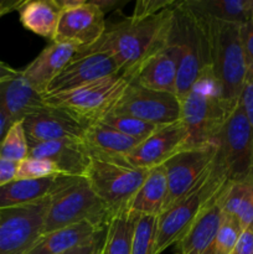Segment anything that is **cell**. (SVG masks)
<instances>
[{
  "instance_id": "1",
  "label": "cell",
  "mask_w": 253,
  "mask_h": 254,
  "mask_svg": "<svg viewBox=\"0 0 253 254\" xmlns=\"http://www.w3.org/2000/svg\"><path fill=\"white\" fill-rule=\"evenodd\" d=\"M176 4L146 19L134 20L129 16L114 22L107 26L103 36L96 44L79 49L76 55L108 54L117 62L121 72L130 74L149 55L168 41Z\"/></svg>"
},
{
  "instance_id": "2",
  "label": "cell",
  "mask_w": 253,
  "mask_h": 254,
  "mask_svg": "<svg viewBox=\"0 0 253 254\" xmlns=\"http://www.w3.org/2000/svg\"><path fill=\"white\" fill-rule=\"evenodd\" d=\"M171 35L179 47L176 96L181 101L198 76L211 67L207 20L188 1H178L174 9Z\"/></svg>"
},
{
  "instance_id": "3",
  "label": "cell",
  "mask_w": 253,
  "mask_h": 254,
  "mask_svg": "<svg viewBox=\"0 0 253 254\" xmlns=\"http://www.w3.org/2000/svg\"><path fill=\"white\" fill-rule=\"evenodd\" d=\"M180 102V121L189 133L185 148L215 143L216 134L236 107L230 106L222 98L220 84L211 67L198 76L190 92Z\"/></svg>"
},
{
  "instance_id": "4",
  "label": "cell",
  "mask_w": 253,
  "mask_h": 254,
  "mask_svg": "<svg viewBox=\"0 0 253 254\" xmlns=\"http://www.w3.org/2000/svg\"><path fill=\"white\" fill-rule=\"evenodd\" d=\"M227 173L216 155L206 175L195 188L166 208L158 217L154 254H161L185 235L208 201L228 183Z\"/></svg>"
},
{
  "instance_id": "5",
  "label": "cell",
  "mask_w": 253,
  "mask_h": 254,
  "mask_svg": "<svg viewBox=\"0 0 253 254\" xmlns=\"http://www.w3.org/2000/svg\"><path fill=\"white\" fill-rule=\"evenodd\" d=\"M205 17L210 39L211 68L220 84L222 98L230 106L235 107L240 101L247 76V66L241 44V25Z\"/></svg>"
},
{
  "instance_id": "6",
  "label": "cell",
  "mask_w": 253,
  "mask_h": 254,
  "mask_svg": "<svg viewBox=\"0 0 253 254\" xmlns=\"http://www.w3.org/2000/svg\"><path fill=\"white\" fill-rule=\"evenodd\" d=\"M131 81L129 74L119 72L71 91L44 94V99L46 106L61 109L88 126L113 109Z\"/></svg>"
},
{
  "instance_id": "7",
  "label": "cell",
  "mask_w": 253,
  "mask_h": 254,
  "mask_svg": "<svg viewBox=\"0 0 253 254\" xmlns=\"http://www.w3.org/2000/svg\"><path fill=\"white\" fill-rule=\"evenodd\" d=\"M112 218L87 179L74 178L50 197L42 235L79 222H89L99 228H107Z\"/></svg>"
},
{
  "instance_id": "8",
  "label": "cell",
  "mask_w": 253,
  "mask_h": 254,
  "mask_svg": "<svg viewBox=\"0 0 253 254\" xmlns=\"http://www.w3.org/2000/svg\"><path fill=\"white\" fill-rule=\"evenodd\" d=\"M148 171L91 155V163L84 178L114 218L128 213L129 206L145 180Z\"/></svg>"
},
{
  "instance_id": "9",
  "label": "cell",
  "mask_w": 253,
  "mask_h": 254,
  "mask_svg": "<svg viewBox=\"0 0 253 254\" xmlns=\"http://www.w3.org/2000/svg\"><path fill=\"white\" fill-rule=\"evenodd\" d=\"M217 156L228 180L238 181L253 171V127L243 113L240 101L216 134Z\"/></svg>"
},
{
  "instance_id": "10",
  "label": "cell",
  "mask_w": 253,
  "mask_h": 254,
  "mask_svg": "<svg viewBox=\"0 0 253 254\" xmlns=\"http://www.w3.org/2000/svg\"><path fill=\"white\" fill-rule=\"evenodd\" d=\"M50 197L30 205L0 210V254H29L36 246L44 236Z\"/></svg>"
},
{
  "instance_id": "11",
  "label": "cell",
  "mask_w": 253,
  "mask_h": 254,
  "mask_svg": "<svg viewBox=\"0 0 253 254\" xmlns=\"http://www.w3.org/2000/svg\"><path fill=\"white\" fill-rule=\"evenodd\" d=\"M109 113L124 114L164 127L180 121L181 102L176 94L153 91L131 81Z\"/></svg>"
},
{
  "instance_id": "12",
  "label": "cell",
  "mask_w": 253,
  "mask_h": 254,
  "mask_svg": "<svg viewBox=\"0 0 253 254\" xmlns=\"http://www.w3.org/2000/svg\"><path fill=\"white\" fill-rule=\"evenodd\" d=\"M216 155L217 145L210 143L183 149L164 164L168 179V197L164 211L197 185L213 164Z\"/></svg>"
},
{
  "instance_id": "13",
  "label": "cell",
  "mask_w": 253,
  "mask_h": 254,
  "mask_svg": "<svg viewBox=\"0 0 253 254\" xmlns=\"http://www.w3.org/2000/svg\"><path fill=\"white\" fill-rule=\"evenodd\" d=\"M188 139V129L181 121L160 127L150 136L140 141L128 155L116 163L134 169L151 170L164 165L178 151L185 149Z\"/></svg>"
},
{
  "instance_id": "14",
  "label": "cell",
  "mask_w": 253,
  "mask_h": 254,
  "mask_svg": "<svg viewBox=\"0 0 253 254\" xmlns=\"http://www.w3.org/2000/svg\"><path fill=\"white\" fill-rule=\"evenodd\" d=\"M107 29L106 14L92 0H79L62 10L52 42L73 44L86 49L96 44Z\"/></svg>"
},
{
  "instance_id": "15",
  "label": "cell",
  "mask_w": 253,
  "mask_h": 254,
  "mask_svg": "<svg viewBox=\"0 0 253 254\" xmlns=\"http://www.w3.org/2000/svg\"><path fill=\"white\" fill-rule=\"evenodd\" d=\"M178 68L179 47L170 30L168 41L149 55L129 76L141 87L176 94Z\"/></svg>"
},
{
  "instance_id": "16",
  "label": "cell",
  "mask_w": 253,
  "mask_h": 254,
  "mask_svg": "<svg viewBox=\"0 0 253 254\" xmlns=\"http://www.w3.org/2000/svg\"><path fill=\"white\" fill-rule=\"evenodd\" d=\"M121 72L112 56L102 52L76 55L47 86L45 94L71 91Z\"/></svg>"
},
{
  "instance_id": "17",
  "label": "cell",
  "mask_w": 253,
  "mask_h": 254,
  "mask_svg": "<svg viewBox=\"0 0 253 254\" xmlns=\"http://www.w3.org/2000/svg\"><path fill=\"white\" fill-rule=\"evenodd\" d=\"M30 145L63 139H82L87 126L61 109L47 106L22 121Z\"/></svg>"
},
{
  "instance_id": "18",
  "label": "cell",
  "mask_w": 253,
  "mask_h": 254,
  "mask_svg": "<svg viewBox=\"0 0 253 254\" xmlns=\"http://www.w3.org/2000/svg\"><path fill=\"white\" fill-rule=\"evenodd\" d=\"M230 183V181H228ZM228 183L211 198L176 243V254H207L223 220V195Z\"/></svg>"
},
{
  "instance_id": "19",
  "label": "cell",
  "mask_w": 253,
  "mask_h": 254,
  "mask_svg": "<svg viewBox=\"0 0 253 254\" xmlns=\"http://www.w3.org/2000/svg\"><path fill=\"white\" fill-rule=\"evenodd\" d=\"M29 156L52 161L62 175L84 178L91 155L81 139H63L30 145Z\"/></svg>"
},
{
  "instance_id": "20",
  "label": "cell",
  "mask_w": 253,
  "mask_h": 254,
  "mask_svg": "<svg viewBox=\"0 0 253 254\" xmlns=\"http://www.w3.org/2000/svg\"><path fill=\"white\" fill-rule=\"evenodd\" d=\"M78 46L63 42H51L39 56L22 69L21 74L39 93L45 94L52 79L76 56Z\"/></svg>"
},
{
  "instance_id": "21",
  "label": "cell",
  "mask_w": 253,
  "mask_h": 254,
  "mask_svg": "<svg viewBox=\"0 0 253 254\" xmlns=\"http://www.w3.org/2000/svg\"><path fill=\"white\" fill-rule=\"evenodd\" d=\"M74 176L55 175L35 180H14L0 188V210L30 205L50 197Z\"/></svg>"
},
{
  "instance_id": "22",
  "label": "cell",
  "mask_w": 253,
  "mask_h": 254,
  "mask_svg": "<svg viewBox=\"0 0 253 254\" xmlns=\"http://www.w3.org/2000/svg\"><path fill=\"white\" fill-rule=\"evenodd\" d=\"M46 107L44 94L39 93L22 77L21 71L15 78L0 83V109L12 123L24 121L27 116Z\"/></svg>"
},
{
  "instance_id": "23",
  "label": "cell",
  "mask_w": 253,
  "mask_h": 254,
  "mask_svg": "<svg viewBox=\"0 0 253 254\" xmlns=\"http://www.w3.org/2000/svg\"><path fill=\"white\" fill-rule=\"evenodd\" d=\"M81 140L89 155L112 161H118L128 155L140 143L138 139L124 135L99 122L86 127Z\"/></svg>"
},
{
  "instance_id": "24",
  "label": "cell",
  "mask_w": 253,
  "mask_h": 254,
  "mask_svg": "<svg viewBox=\"0 0 253 254\" xmlns=\"http://www.w3.org/2000/svg\"><path fill=\"white\" fill-rule=\"evenodd\" d=\"M168 197V179L164 165L156 166L148 171L145 180L134 196L128 213L139 216L159 217L165 208Z\"/></svg>"
},
{
  "instance_id": "25",
  "label": "cell",
  "mask_w": 253,
  "mask_h": 254,
  "mask_svg": "<svg viewBox=\"0 0 253 254\" xmlns=\"http://www.w3.org/2000/svg\"><path fill=\"white\" fill-rule=\"evenodd\" d=\"M89 222H79L42 236L29 254H61L93 240L106 231Z\"/></svg>"
},
{
  "instance_id": "26",
  "label": "cell",
  "mask_w": 253,
  "mask_h": 254,
  "mask_svg": "<svg viewBox=\"0 0 253 254\" xmlns=\"http://www.w3.org/2000/svg\"><path fill=\"white\" fill-rule=\"evenodd\" d=\"M57 0H30L19 9L20 22L25 29L52 41L61 17Z\"/></svg>"
},
{
  "instance_id": "27",
  "label": "cell",
  "mask_w": 253,
  "mask_h": 254,
  "mask_svg": "<svg viewBox=\"0 0 253 254\" xmlns=\"http://www.w3.org/2000/svg\"><path fill=\"white\" fill-rule=\"evenodd\" d=\"M223 213L236 218L242 231L253 228V171L228 183L223 195Z\"/></svg>"
},
{
  "instance_id": "28",
  "label": "cell",
  "mask_w": 253,
  "mask_h": 254,
  "mask_svg": "<svg viewBox=\"0 0 253 254\" xmlns=\"http://www.w3.org/2000/svg\"><path fill=\"white\" fill-rule=\"evenodd\" d=\"M200 14L231 24L243 25L253 17V0H186Z\"/></svg>"
},
{
  "instance_id": "29",
  "label": "cell",
  "mask_w": 253,
  "mask_h": 254,
  "mask_svg": "<svg viewBox=\"0 0 253 254\" xmlns=\"http://www.w3.org/2000/svg\"><path fill=\"white\" fill-rule=\"evenodd\" d=\"M136 217L123 213L112 218L106 231L102 254H131Z\"/></svg>"
},
{
  "instance_id": "30",
  "label": "cell",
  "mask_w": 253,
  "mask_h": 254,
  "mask_svg": "<svg viewBox=\"0 0 253 254\" xmlns=\"http://www.w3.org/2000/svg\"><path fill=\"white\" fill-rule=\"evenodd\" d=\"M99 123L111 127L114 130L119 131L126 136H130L133 139H138L140 141L150 136L154 131L160 128L159 126H154V124L133 118V117L114 113H108L107 116H104L99 121Z\"/></svg>"
},
{
  "instance_id": "31",
  "label": "cell",
  "mask_w": 253,
  "mask_h": 254,
  "mask_svg": "<svg viewBox=\"0 0 253 254\" xmlns=\"http://www.w3.org/2000/svg\"><path fill=\"white\" fill-rule=\"evenodd\" d=\"M29 143L21 122L11 124L0 143V159L20 163L29 156Z\"/></svg>"
},
{
  "instance_id": "32",
  "label": "cell",
  "mask_w": 253,
  "mask_h": 254,
  "mask_svg": "<svg viewBox=\"0 0 253 254\" xmlns=\"http://www.w3.org/2000/svg\"><path fill=\"white\" fill-rule=\"evenodd\" d=\"M158 217L139 216L135 220L131 254H154Z\"/></svg>"
},
{
  "instance_id": "33",
  "label": "cell",
  "mask_w": 253,
  "mask_h": 254,
  "mask_svg": "<svg viewBox=\"0 0 253 254\" xmlns=\"http://www.w3.org/2000/svg\"><path fill=\"white\" fill-rule=\"evenodd\" d=\"M62 175L57 166L47 159L27 156L17 165L16 180H35V179L50 178Z\"/></svg>"
},
{
  "instance_id": "34",
  "label": "cell",
  "mask_w": 253,
  "mask_h": 254,
  "mask_svg": "<svg viewBox=\"0 0 253 254\" xmlns=\"http://www.w3.org/2000/svg\"><path fill=\"white\" fill-rule=\"evenodd\" d=\"M176 2L178 1H174V0H139L135 2L130 17L134 20L151 17L169 7H173Z\"/></svg>"
},
{
  "instance_id": "35",
  "label": "cell",
  "mask_w": 253,
  "mask_h": 254,
  "mask_svg": "<svg viewBox=\"0 0 253 254\" xmlns=\"http://www.w3.org/2000/svg\"><path fill=\"white\" fill-rule=\"evenodd\" d=\"M241 44L245 54L247 76L246 78H253V17L240 27Z\"/></svg>"
},
{
  "instance_id": "36",
  "label": "cell",
  "mask_w": 253,
  "mask_h": 254,
  "mask_svg": "<svg viewBox=\"0 0 253 254\" xmlns=\"http://www.w3.org/2000/svg\"><path fill=\"white\" fill-rule=\"evenodd\" d=\"M240 104L248 122L253 127V78H246L240 96Z\"/></svg>"
},
{
  "instance_id": "37",
  "label": "cell",
  "mask_w": 253,
  "mask_h": 254,
  "mask_svg": "<svg viewBox=\"0 0 253 254\" xmlns=\"http://www.w3.org/2000/svg\"><path fill=\"white\" fill-rule=\"evenodd\" d=\"M106 231H103V232L99 233L98 236H96L93 240L88 241V242L83 243V245L81 246H77V247L72 248V250L67 251V252L61 253V254H91L92 252L98 250V248L103 247L104 237H106Z\"/></svg>"
},
{
  "instance_id": "38",
  "label": "cell",
  "mask_w": 253,
  "mask_h": 254,
  "mask_svg": "<svg viewBox=\"0 0 253 254\" xmlns=\"http://www.w3.org/2000/svg\"><path fill=\"white\" fill-rule=\"evenodd\" d=\"M19 163L0 159V188L16 180V171Z\"/></svg>"
},
{
  "instance_id": "39",
  "label": "cell",
  "mask_w": 253,
  "mask_h": 254,
  "mask_svg": "<svg viewBox=\"0 0 253 254\" xmlns=\"http://www.w3.org/2000/svg\"><path fill=\"white\" fill-rule=\"evenodd\" d=\"M232 254H253V228L242 231Z\"/></svg>"
},
{
  "instance_id": "40",
  "label": "cell",
  "mask_w": 253,
  "mask_h": 254,
  "mask_svg": "<svg viewBox=\"0 0 253 254\" xmlns=\"http://www.w3.org/2000/svg\"><path fill=\"white\" fill-rule=\"evenodd\" d=\"M26 0H2L0 1V17L5 16L12 11H19Z\"/></svg>"
},
{
  "instance_id": "41",
  "label": "cell",
  "mask_w": 253,
  "mask_h": 254,
  "mask_svg": "<svg viewBox=\"0 0 253 254\" xmlns=\"http://www.w3.org/2000/svg\"><path fill=\"white\" fill-rule=\"evenodd\" d=\"M20 74V71L12 68L9 64H4V62L0 61V83L5 81H9V79L15 78Z\"/></svg>"
},
{
  "instance_id": "42",
  "label": "cell",
  "mask_w": 253,
  "mask_h": 254,
  "mask_svg": "<svg viewBox=\"0 0 253 254\" xmlns=\"http://www.w3.org/2000/svg\"><path fill=\"white\" fill-rule=\"evenodd\" d=\"M92 1H93L97 6L101 7V10L104 14H107L108 11L113 10L114 7L122 6V5L124 4V1H119V0H92Z\"/></svg>"
},
{
  "instance_id": "43",
  "label": "cell",
  "mask_w": 253,
  "mask_h": 254,
  "mask_svg": "<svg viewBox=\"0 0 253 254\" xmlns=\"http://www.w3.org/2000/svg\"><path fill=\"white\" fill-rule=\"evenodd\" d=\"M11 124H12V122L10 121L9 117H7L6 114H5L4 112L0 109V143L2 141L5 134H6V131L9 130V128L11 127Z\"/></svg>"
},
{
  "instance_id": "44",
  "label": "cell",
  "mask_w": 253,
  "mask_h": 254,
  "mask_svg": "<svg viewBox=\"0 0 253 254\" xmlns=\"http://www.w3.org/2000/svg\"><path fill=\"white\" fill-rule=\"evenodd\" d=\"M103 248V247H102ZM102 248H98L97 251H94V252H92L91 254H102Z\"/></svg>"
}]
</instances>
